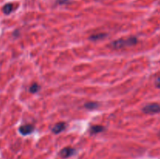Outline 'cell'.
<instances>
[{"label":"cell","mask_w":160,"mask_h":159,"mask_svg":"<svg viewBox=\"0 0 160 159\" xmlns=\"http://www.w3.org/2000/svg\"><path fill=\"white\" fill-rule=\"evenodd\" d=\"M138 38L135 37H130L127 38H120L116 40L112 44L111 46L115 49H122L127 47H132L134 45H137Z\"/></svg>","instance_id":"1"},{"label":"cell","mask_w":160,"mask_h":159,"mask_svg":"<svg viewBox=\"0 0 160 159\" xmlns=\"http://www.w3.org/2000/svg\"><path fill=\"white\" fill-rule=\"evenodd\" d=\"M142 112L145 114H155L160 112V105L158 104H149L142 109Z\"/></svg>","instance_id":"2"},{"label":"cell","mask_w":160,"mask_h":159,"mask_svg":"<svg viewBox=\"0 0 160 159\" xmlns=\"http://www.w3.org/2000/svg\"><path fill=\"white\" fill-rule=\"evenodd\" d=\"M34 129H35V127H34L33 125H24V126L20 127L19 132L20 133V134H22L23 136H27V135L30 134V133L34 131Z\"/></svg>","instance_id":"3"},{"label":"cell","mask_w":160,"mask_h":159,"mask_svg":"<svg viewBox=\"0 0 160 159\" xmlns=\"http://www.w3.org/2000/svg\"><path fill=\"white\" fill-rule=\"evenodd\" d=\"M74 153H75V150L72 148V147H68L61 150L60 152V155L63 158H70V156L73 155Z\"/></svg>","instance_id":"4"},{"label":"cell","mask_w":160,"mask_h":159,"mask_svg":"<svg viewBox=\"0 0 160 159\" xmlns=\"http://www.w3.org/2000/svg\"><path fill=\"white\" fill-rule=\"evenodd\" d=\"M66 128V124L65 122H58L53 127V129H52V131L53 133H55V134H58V133H60L62 131H63Z\"/></svg>","instance_id":"5"},{"label":"cell","mask_w":160,"mask_h":159,"mask_svg":"<svg viewBox=\"0 0 160 159\" xmlns=\"http://www.w3.org/2000/svg\"><path fill=\"white\" fill-rule=\"evenodd\" d=\"M105 130V127H103V126H100V125H95V126H93V127H91L90 129V133L91 135L97 134V133H102Z\"/></svg>","instance_id":"6"},{"label":"cell","mask_w":160,"mask_h":159,"mask_svg":"<svg viewBox=\"0 0 160 159\" xmlns=\"http://www.w3.org/2000/svg\"><path fill=\"white\" fill-rule=\"evenodd\" d=\"M106 34L105 33H98V34H95V35H91L89 39L91 41H98V40H102L103 38H105L106 37Z\"/></svg>","instance_id":"7"},{"label":"cell","mask_w":160,"mask_h":159,"mask_svg":"<svg viewBox=\"0 0 160 159\" xmlns=\"http://www.w3.org/2000/svg\"><path fill=\"white\" fill-rule=\"evenodd\" d=\"M98 105H99V104H98V102H87V103H85V107L89 110H93V109H97V108L98 107Z\"/></svg>","instance_id":"8"},{"label":"cell","mask_w":160,"mask_h":159,"mask_svg":"<svg viewBox=\"0 0 160 159\" xmlns=\"http://www.w3.org/2000/svg\"><path fill=\"white\" fill-rule=\"evenodd\" d=\"M39 90H40V87H39V85L38 84H36V83H34L29 88V91L31 93V94H35V93H38L39 91Z\"/></svg>","instance_id":"9"},{"label":"cell","mask_w":160,"mask_h":159,"mask_svg":"<svg viewBox=\"0 0 160 159\" xmlns=\"http://www.w3.org/2000/svg\"><path fill=\"white\" fill-rule=\"evenodd\" d=\"M12 10H13V5H12L11 3L6 4L3 9V12H4L5 14H10V12H12Z\"/></svg>","instance_id":"10"},{"label":"cell","mask_w":160,"mask_h":159,"mask_svg":"<svg viewBox=\"0 0 160 159\" xmlns=\"http://www.w3.org/2000/svg\"><path fill=\"white\" fill-rule=\"evenodd\" d=\"M68 1H69V0H58L57 3H59V4H60V5H63V4L67 3Z\"/></svg>","instance_id":"11"},{"label":"cell","mask_w":160,"mask_h":159,"mask_svg":"<svg viewBox=\"0 0 160 159\" xmlns=\"http://www.w3.org/2000/svg\"><path fill=\"white\" fill-rule=\"evenodd\" d=\"M155 86L158 87V88H160V77H159L156 81H155Z\"/></svg>","instance_id":"12"},{"label":"cell","mask_w":160,"mask_h":159,"mask_svg":"<svg viewBox=\"0 0 160 159\" xmlns=\"http://www.w3.org/2000/svg\"><path fill=\"white\" fill-rule=\"evenodd\" d=\"M159 137H160V132H159Z\"/></svg>","instance_id":"13"}]
</instances>
